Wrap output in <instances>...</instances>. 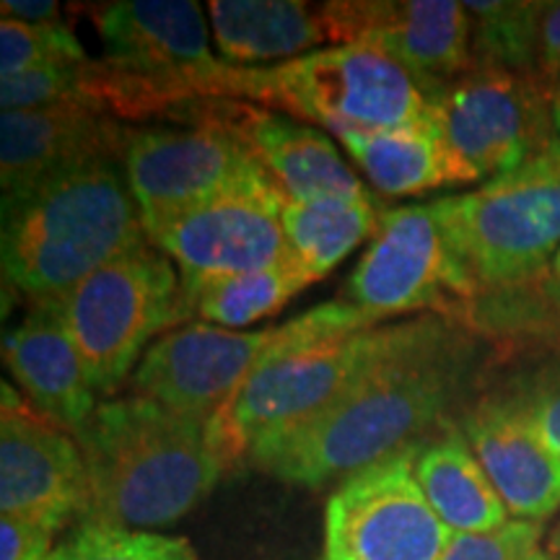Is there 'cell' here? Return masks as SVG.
<instances>
[{"mask_svg":"<svg viewBox=\"0 0 560 560\" xmlns=\"http://www.w3.org/2000/svg\"><path fill=\"white\" fill-rule=\"evenodd\" d=\"M104 58L91 68V96L107 115H166L202 96L226 66L210 52L208 21L192 0H120L91 9Z\"/></svg>","mask_w":560,"mask_h":560,"instance_id":"cell-6","label":"cell"},{"mask_svg":"<svg viewBox=\"0 0 560 560\" xmlns=\"http://www.w3.org/2000/svg\"><path fill=\"white\" fill-rule=\"evenodd\" d=\"M47 560H198L185 537L81 522Z\"/></svg>","mask_w":560,"mask_h":560,"instance_id":"cell-28","label":"cell"},{"mask_svg":"<svg viewBox=\"0 0 560 560\" xmlns=\"http://www.w3.org/2000/svg\"><path fill=\"white\" fill-rule=\"evenodd\" d=\"M535 79L550 91L560 83V0H537Z\"/></svg>","mask_w":560,"mask_h":560,"instance_id":"cell-33","label":"cell"},{"mask_svg":"<svg viewBox=\"0 0 560 560\" xmlns=\"http://www.w3.org/2000/svg\"><path fill=\"white\" fill-rule=\"evenodd\" d=\"M418 446L348 475L325 506L322 560H441L454 532L425 501Z\"/></svg>","mask_w":560,"mask_h":560,"instance_id":"cell-10","label":"cell"},{"mask_svg":"<svg viewBox=\"0 0 560 560\" xmlns=\"http://www.w3.org/2000/svg\"><path fill=\"white\" fill-rule=\"evenodd\" d=\"M0 16L24 21V24H58L62 21L60 5L52 0H3Z\"/></svg>","mask_w":560,"mask_h":560,"instance_id":"cell-35","label":"cell"},{"mask_svg":"<svg viewBox=\"0 0 560 560\" xmlns=\"http://www.w3.org/2000/svg\"><path fill=\"white\" fill-rule=\"evenodd\" d=\"M62 62H89L86 50L66 21L24 24L0 19V79Z\"/></svg>","mask_w":560,"mask_h":560,"instance_id":"cell-30","label":"cell"},{"mask_svg":"<svg viewBox=\"0 0 560 560\" xmlns=\"http://www.w3.org/2000/svg\"><path fill=\"white\" fill-rule=\"evenodd\" d=\"M130 128L89 104L3 112L0 115V185L13 195L52 172L96 156L122 159Z\"/></svg>","mask_w":560,"mask_h":560,"instance_id":"cell-19","label":"cell"},{"mask_svg":"<svg viewBox=\"0 0 560 560\" xmlns=\"http://www.w3.org/2000/svg\"><path fill=\"white\" fill-rule=\"evenodd\" d=\"M86 66L89 62H62L0 79V112L45 109L73 102L94 107L86 96Z\"/></svg>","mask_w":560,"mask_h":560,"instance_id":"cell-31","label":"cell"},{"mask_svg":"<svg viewBox=\"0 0 560 560\" xmlns=\"http://www.w3.org/2000/svg\"><path fill=\"white\" fill-rule=\"evenodd\" d=\"M283 200L257 166L190 208L145 219L143 229L153 247L177 265L182 283L260 270L291 257L280 219Z\"/></svg>","mask_w":560,"mask_h":560,"instance_id":"cell-9","label":"cell"},{"mask_svg":"<svg viewBox=\"0 0 560 560\" xmlns=\"http://www.w3.org/2000/svg\"><path fill=\"white\" fill-rule=\"evenodd\" d=\"M457 322L503 350V359L560 348V249L522 283L472 299Z\"/></svg>","mask_w":560,"mask_h":560,"instance_id":"cell-24","label":"cell"},{"mask_svg":"<svg viewBox=\"0 0 560 560\" xmlns=\"http://www.w3.org/2000/svg\"><path fill=\"white\" fill-rule=\"evenodd\" d=\"M431 115L478 182L506 174L558 138L550 89L527 73L472 68L429 96Z\"/></svg>","mask_w":560,"mask_h":560,"instance_id":"cell-12","label":"cell"},{"mask_svg":"<svg viewBox=\"0 0 560 560\" xmlns=\"http://www.w3.org/2000/svg\"><path fill=\"white\" fill-rule=\"evenodd\" d=\"M293 327L296 317L255 332L187 322L151 342L132 371V392L185 416L213 420L257 361L289 338Z\"/></svg>","mask_w":560,"mask_h":560,"instance_id":"cell-14","label":"cell"},{"mask_svg":"<svg viewBox=\"0 0 560 560\" xmlns=\"http://www.w3.org/2000/svg\"><path fill=\"white\" fill-rule=\"evenodd\" d=\"M55 532L19 516H0V560H47Z\"/></svg>","mask_w":560,"mask_h":560,"instance_id":"cell-34","label":"cell"},{"mask_svg":"<svg viewBox=\"0 0 560 560\" xmlns=\"http://www.w3.org/2000/svg\"><path fill=\"white\" fill-rule=\"evenodd\" d=\"M431 202L472 299L522 283L560 249V138L516 170Z\"/></svg>","mask_w":560,"mask_h":560,"instance_id":"cell-7","label":"cell"},{"mask_svg":"<svg viewBox=\"0 0 560 560\" xmlns=\"http://www.w3.org/2000/svg\"><path fill=\"white\" fill-rule=\"evenodd\" d=\"M340 143L371 187L387 198H410L478 182L470 166L454 153L431 112L423 120L400 128L342 132Z\"/></svg>","mask_w":560,"mask_h":560,"instance_id":"cell-21","label":"cell"},{"mask_svg":"<svg viewBox=\"0 0 560 560\" xmlns=\"http://www.w3.org/2000/svg\"><path fill=\"white\" fill-rule=\"evenodd\" d=\"M60 304L91 387L104 400L122 387L159 332L187 322L179 268L151 242L91 272Z\"/></svg>","mask_w":560,"mask_h":560,"instance_id":"cell-8","label":"cell"},{"mask_svg":"<svg viewBox=\"0 0 560 560\" xmlns=\"http://www.w3.org/2000/svg\"><path fill=\"white\" fill-rule=\"evenodd\" d=\"M166 117L190 128H213L244 145L289 200L353 198L371 192L319 128L283 112L236 100L185 102Z\"/></svg>","mask_w":560,"mask_h":560,"instance_id":"cell-16","label":"cell"},{"mask_svg":"<svg viewBox=\"0 0 560 560\" xmlns=\"http://www.w3.org/2000/svg\"><path fill=\"white\" fill-rule=\"evenodd\" d=\"M122 166L145 221L190 208L260 164L226 132L185 125L136 128L125 145Z\"/></svg>","mask_w":560,"mask_h":560,"instance_id":"cell-17","label":"cell"},{"mask_svg":"<svg viewBox=\"0 0 560 560\" xmlns=\"http://www.w3.org/2000/svg\"><path fill=\"white\" fill-rule=\"evenodd\" d=\"M210 32L223 62L293 60L330 42L322 5L299 0H210Z\"/></svg>","mask_w":560,"mask_h":560,"instance_id":"cell-22","label":"cell"},{"mask_svg":"<svg viewBox=\"0 0 560 560\" xmlns=\"http://www.w3.org/2000/svg\"><path fill=\"white\" fill-rule=\"evenodd\" d=\"M548 550H550L552 558L560 560V522L556 524V529L550 532V537H548Z\"/></svg>","mask_w":560,"mask_h":560,"instance_id":"cell-37","label":"cell"},{"mask_svg":"<svg viewBox=\"0 0 560 560\" xmlns=\"http://www.w3.org/2000/svg\"><path fill=\"white\" fill-rule=\"evenodd\" d=\"M322 19L332 45L382 52L425 96L475 68L470 13L457 0H332Z\"/></svg>","mask_w":560,"mask_h":560,"instance_id":"cell-13","label":"cell"},{"mask_svg":"<svg viewBox=\"0 0 560 560\" xmlns=\"http://www.w3.org/2000/svg\"><path fill=\"white\" fill-rule=\"evenodd\" d=\"M550 109H552V122H556V132L560 138V83L558 86H552L550 91Z\"/></svg>","mask_w":560,"mask_h":560,"instance_id":"cell-36","label":"cell"},{"mask_svg":"<svg viewBox=\"0 0 560 560\" xmlns=\"http://www.w3.org/2000/svg\"><path fill=\"white\" fill-rule=\"evenodd\" d=\"M3 278L32 301L62 299L83 278L149 244L122 159L96 156L3 195Z\"/></svg>","mask_w":560,"mask_h":560,"instance_id":"cell-3","label":"cell"},{"mask_svg":"<svg viewBox=\"0 0 560 560\" xmlns=\"http://www.w3.org/2000/svg\"><path fill=\"white\" fill-rule=\"evenodd\" d=\"M200 100H236L342 136L423 120L429 96L400 66L363 45H332L272 66H223Z\"/></svg>","mask_w":560,"mask_h":560,"instance_id":"cell-5","label":"cell"},{"mask_svg":"<svg viewBox=\"0 0 560 560\" xmlns=\"http://www.w3.org/2000/svg\"><path fill=\"white\" fill-rule=\"evenodd\" d=\"M89 506V472L79 441L55 425L16 387H0V511L55 535Z\"/></svg>","mask_w":560,"mask_h":560,"instance_id":"cell-15","label":"cell"},{"mask_svg":"<svg viewBox=\"0 0 560 560\" xmlns=\"http://www.w3.org/2000/svg\"><path fill=\"white\" fill-rule=\"evenodd\" d=\"M560 454V348L522 353L499 387Z\"/></svg>","mask_w":560,"mask_h":560,"instance_id":"cell-29","label":"cell"},{"mask_svg":"<svg viewBox=\"0 0 560 560\" xmlns=\"http://www.w3.org/2000/svg\"><path fill=\"white\" fill-rule=\"evenodd\" d=\"M441 560H556L545 542V524L509 520L486 532H454Z\"/></svg>","mask_w":560,"mask_h":560,"instance_id":"cell-32","label":"cell"},{"mask_svg":"<svg viewBox=\"0 0 560 560\" xmlns=\"http://www.w3.org/2000/svg\"><path fill=\"white\" fill-rule=\"evenodd\" d=\"M384 208L371 192L353 198L283 200V229L291 257L310 272L314 283L338 268L359 244L380 231Z\"/></svg>","mask_w":560,"mask_h":560,"instance_id":"cell-25","label":"cell"},{"mask_svg":"<svg viewBox=\"0 0 560 560\" xmlns=\"http://www.w3.org/2000/svg\"><path fill=\"white\" fill-rule=\"evenodd\" d=\"M3 363L26 402L70 436L100 408L60 299L34 301L32 312L3 338Z\"/></svg>","mask_w":560,"mask_h":560,"instance_id":"cell-20","label":"cell"},{"mask_svg":"<svg viewBox=\"0 0 560 560\" xmlns=\"http://www.w3.org/2000/svg\"><path fill=\"white\" fill-rule=\"evenodd\" d=\"M314 283L310 272L289 257L260 270L210 276L182 283L187 322L202 319L215 327L240 330L252 322L268 319Z\"/></svg>","mask_w":560,"mask_h":560,"instance_id":"cell-26","label":"cell"},{"mask_svg":"<svg viewBox=\"0 0 560 560\" xmlns=\"http://www.w3.org/2000/svg\"><path fill=\"white\" fill-rule=\"evenodd\" d=\"M511 520L542 522L560 509V454L524 412L493 387L457 420Z\"/></svg>","mask_w":560,"mask_h":560,"instance_id":"cell-18","label":"cell"},{"mask_svg":"<svg viewBox=\"0 0 560 560\" xmlns=\"http://www.w3.org/2000/svg\"><path fill=\"white\" fill-rule=\"evenodd\" d=\"M439 319V314H425L400 325H380L350 301L314 306L299 314L289 338L257 361L213 418V429L236 462L255 439L314 416L371 369L416 346Z\"/></svg>","mask_w":560,"mask_h":560,"instance_id":"cell-4","label":"cell"},{"mask_svg":"<svg viewBox=\"0 0 560 560\" xmlns=\"http://www.w3.org/2000/svg\"><path fill=\"white\" fill-rule=\"evenodd\" d=\"M486 348L490 342L470 327L441 317L416 346L371 369L314 416L252 441L244 457L293 486L346 480L452 429L482 392Z\"/></svg>","mask_w":560,"mask_h":560,"instance_id":"cell-1","label":"cell"},{"mask_svg":"<svg viewBox=\"0 0 560 560\" xmlns=\"http://www.w3.org/2000/svg\"><path fill=\"white\" fill-rule=\"evenodd\" d=\"M470 299L433 202L384 210L346 285V301L380 322L412 312L459 319Z\"/></svg>","mask_w":560,"mask_h":560,"instance_id":"cell-11","label":"cell"},{"mask_svg":"<svg viewBox=\"0 0 560 560\" xmlns=\"http://www.w3.org/2000/svg\"><path fill=\"white\" fill-rule=\"evenodd\" d=\"M73 439L89 472L81 522L125 529L151 532L179 522L234 465L213 420L185 416L136 392L100 402Z\"/></svg>","mask_w":560,"mask_h":560,"instance_id":"cell-2","label":"cell"},{"mask_svg":"<svg viewBox=\"0 0 560 560\" xmlns=\"http://www.w3.org/2000/svg\"><path fill=\"white\" fill-rule=\"evenodd\" d=\"M472 24L475 68H506L535 79L537 0L465 3Z\"/></svg>","mask_w":560,"mask_h":560,"instance_id":"cell-27","label":"cell"},{"mask_svg":"<svg viewBox=\"0 0 560 560\" xmlns=\"http://www.w3.org/2000/svg\"><path fill=\"white\" fill-rule=\"evenodd\" d=\"M412 472L425 501L452 532H486L511 520L457 423L418 446Z\"/></svg>","mask_w":560,"mask_h":560,"instance_id":"cell-23","label":"cell"}]
</instances>
